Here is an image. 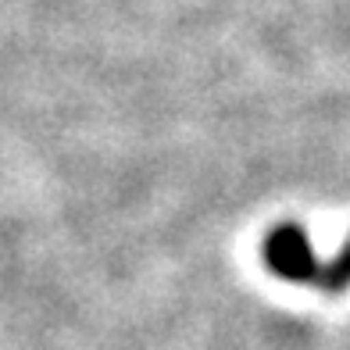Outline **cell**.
<instances>
[{"instance_id":"cell-1","label":"cell","mask_w":350,"mask_h":350,"mask_svg":"<svg viewBox=\"0 0 350 350\" xmlns=\"http://www.w3.org/2000/svg\"><path fill=\"white\" fill-rule=\"evenodd\" d=\"M265 268L286 282L314 286L322 293H343L350 286V243L340 247L336 258H318L300 226L286 221L265 236Z\"/></svg>"}]
</instances>
